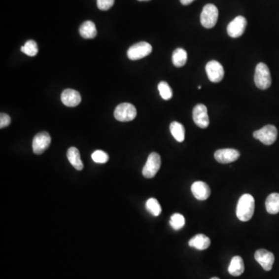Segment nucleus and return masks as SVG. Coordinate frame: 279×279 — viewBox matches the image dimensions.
Segmentation results:
<instances>
[{"label":"nucleus","instance_id":"23","mask_svg":"<svg viewBox=\"0 0 279 279\" xmlns=\"http://www.w3.org/2000/svg\"><path fill=\"white\" fill-rule=\"evenodd\" d=\"M146 209L153 216H158L162 213V207L158 200L154 198H151L146 202Z\"/></svg>","mask_w":279,"mask_h":279},{"label":"nucleus","instance_id":"12","mask_svg":"<svg viewBox=\"0 0 279 279\" xmlns=\"http://www.w3.org/2000/svg\"><path fill=\"white\" fill-rule=\"evenodd\" d=\"M241 156L239 151L235 149L225 148L218 150L214 154V158L219 163L229 164L235 162Z\"/></svg>","mask_w":279,"mask_h":279},{"label":"nucleus","instance_id":"17","mask_svg":"<svg viewBox=\"0 0 279 279\" xmlns=\"http://www.w3.org/2000/svg\"><path fill=\"white\" fill-rule=\"evenodd\" d=\"M67 158L69 162L76 170L81 171L83 169V163L80 156L79 151L76 147H71L68 150Z\"/></svg>","mask_w":279,"mask_h":279},{"label":"nucleus","instance_id":"19","mask_svg":"<svg viewBox=\"0 0 279 279\" xmlns=\"http://www.w3.org/2000/svg\"><path fill=\"white\" fill-rule=\"evenodd\" d=\"M80 35L85 39H93L97 35L96 25L92 21H85L79 28Z\"/></svg>","mask_w":279,"mask_h":279},{"label":"nucleus","instance_id":"33","mask_svg":"<svg viewBox=\"0 0 279 279\" xmlns=\"http://www.w3.org/2000/svg\"><path fill=\"white\" fill-rule=\"evenodd\" d=\"M138 1H148V0H138Z\"/></svg>","mask_w":279,"mask_h":279},{"label":"nucleus","instance_id":"29","mask_svg":"<svg viewBox=\"0 0 279 279\" xmlns=\"http://www.w3.org/2000/svg\"><path fill=\"white\" fill-rule=\"evenodd\" d=\"M10 123H11L10 116L6 114V113L2 112L0 114V128L3 129L5 127H8L10 124Z\"/></svg>","mask_w":279,"mask_h":279},{"label":"nucleus","instance_id":"9","mask_svg":"<svg viewBox=\"0 0 279 279\" xmlns=\"http://www.w3.org/2000/svg\"><path fill=\"white\" fill-rule=\"evenodd\" d=\"M51 138L47 132H40L36 134L33 139V151L35 154H41L49 147Z\"/></svg>","mask_w":279,"mask_h":279},{"label":"nucleus","instance_id":"10","mask_svg":"<svg viewBox=\"0 0 279 279\" xmlns=\"http://www.w3.org/2000/svg\"><path fill=\"white\" fill-rule=\"evenodd\" d=\"M246 28V19L242 16H238L227 26V34L230 37L237 38L244 35Z\"/></svg>","mask_w":279,"mask_h":279},{"label":"nucleus","instance_id":"21","mask_svg":"<svg viewBox=\"0 0 279 279\" xmlns=\"http://www.w3.org/2000/svg\"><path fill=\"white\" fill-rule=\"evenodd\" d=\"M170 131L177 141L181 143L185 140V127L181 123L176 121L173 122L170 124Z\"/></svg>","mask_w":279,"mask_h":279},{"label":"nucleus","instance_id":"8","mask_svg":"<svg viewBox=\"0 0 279 279\" xmlns=\"http://www.w3.org/2000/svg\"><path fill=\"white\" fill-rule=\"evenodd\" d=\"M206 71L209 79L215 83L221 82L224 77V69L217 61L209 62L206 66Z\"/></svg>","mask_w":279,"mask_h":279},{"label":"nucleus","instance_id":"1","mask_svg":"<svg viewBox=\"0 0 279 279\" xmlns=\"http://www.w3.org/2000/svg\"><path fill=\"white\" fill-rule=\"evenodd\" d=\"M255 202L251 195L244 194L240 198L237 206V216L241 221H249L254 215Z\"/></svg>","mask_w":279,"mask_h":279},{"label":"nucleus","instance_id":"4","mask_svg":"<svg viewBox=\"0 0 279 279\" xmlns=\"http://www.w3.org/2000/svg\"><path fill=\"white\" fill-rule=\"evenodd\" d=\"M253 135L255 139L259 140L265 145H272L277 140V128L273 125L265 126L254 132Z\"/></svg>","mask_w":279,"mask_h":279},{"label":"nucleus","instance_id":"24","mask_svg":"<svg viewBox=\"0 0 279 279\" xmlns=\"http://www.w3.org/2000/svg\"><path fill=\"white\" fill-rule=\"evenodd\" d=\"M20 50L28 56L35 57L38 53V46L35 40H28V41L26 42L24 46L21 47Z\"/></svg>","mask_w":279,"mask_h":279},{"label":"nucleus","instance_id":"32","mask_svg":"<svg viewBox=\"0 0 279 279\" xmlns=\"http://www.w3.org/2000/svg\"><path fill=\"white\" fill-rule=\"evenodd\" d=\"M219 279V278L214 277V278H212V279Z\"/></svg>","mask_w":279,"mask_h":279},{"label":"nucleus","instance_id":"2","mask_svg":"<svg viewBox=\"0 0 279 279\" xmlns=\"http://www.w3.org/2000/svg\"><path fill=\"white\" fill-rule=\"evenodd\" d=\"M254 82L258 89L263 90L270 87L272 85V76L270 70L266 64L259 63L257 65L254 74Z\"/></svg>","mask_w":279,"mask_h":279},{"label":"nucleus","instance_id":"6","mask_svg":"<svg viewBox=\"0 0 279 279\" xmlns=\"http://www.w3.org/2000/svg\"><path fill=\"white\" fill-rule=\"evenodd\" d=\"M152 52V46L147 42H139L134 44L127 51L130 60L137 61L145 58Z\"/></svg>","mask_w":279,"mask_h":279},{"label":"nucleus","instance_id":"5","mask_svg":"<svg viewBox=\"0 0 279 279\" xmlns=\"http://www.w3.org/2000/svg\"><path fill=\"white\" fill-rule=\"evenodd\" d=\"M161 165H162V160L159 154L155 152L150 154L142 171L143 177L146 178H154L159 171Z\"/></svg>","mask_w":279,"mask_h":279},{"label":"nucleus","instance_id":"13","mask_svg":"<svg viewBox=\"0 0 279 279\" xmlns=\"http://www.w3.org/2000/svg\"><path fill=\"white\" fill-rule=\"evenodd\" d=\"M254 258L259 263L264 270L271 271L275 262V256L272 252L268 251L265 249H259L255 252Z\"/></svg>","mask_w":279,"mask_h":279},{"label":"nucleus","instance_id":"28","mask_svg":"<svg viewBox=\"0 0 279 279\" xmlns=\"http://www.w3.org/2000/svg\"><path fill=\"white\" fill-rule=\"evenodd\" d=\"M114 2L115 0H97V6L101 10L105 11L110 9L113 6Z\"/></svg>","mask_w":279,"mask_h":279},{"label":"nucleus","instance_id":"16","mask_svg":"<svg viewBox=\"0 0 279 279\" xmlns=\"http://www.w3.org/2000/svg\"><path fill=\"white\" fill-rule=\"evenodd\" d=\"M210 239L204 234H197L189 241V245L197 250H203L210 246Z\"/></svg>","mask_w":279,"mask_h":279},{"label":"nucleus","instance_id":"3","mask_svg":"<svg viewBox=\"0 0 279 279\" xmlns=\"http://www.w3.org/2000/svg\"><path fill=\"white\" fill-rule=\"evenodd\" d=\"M219 11L213 4H207L203 7L200 16L202 25L207 29L213 28L217 23Z\"/></svg>","mask_w":279,"mask_h":279},{"label":"nucleus","instance_id":"18","mask_svg":"<svg viewBox=\"0 0 279 279\" xmlns=\"http://www.w3.org/2000/svg\"><path fill=\"white\" fill-rule=\"evenodd\" d=\"M229 273L233 276H240L244 272V264L242 257L235 256L230 261L228 268Z\"/></svg>","mask_w":279,"mask_h":279},{"label":"nucleus","instance_id":"25","mask_svg":"<svg viewBox=\"0 0 279 279\" xmlns=\"http://www.w3.org/2000/svg\"><path fill=\"white\" fill-rule=\"evenodd\" d=\"M185 219L184 216H182L180 213L173 214V216H171L170 225L171 227H173L174 230H178L185 226Z\"/></svg>","mask_w":279,"mask_h":279},{"label":"nucleus","instance_id":"27","mask_svg":"<svg viewBox=\"0 0 279 279\" xmlns=\"http://www.w3.org/2000/svg\"><path fill=\"white\" fill-rule=\"evenodd\" d=\"M109 155L105 151H94L92 154V159L96 163L105 164L109 161Z\"/></svg>","mask_w":279,"mask_h":279},{"label":"nucleus","instance_id":"20","mask_svg":"<svg viewBox=\"0 0 279 279\" xmlns=\"http://www.w3.org/2000/svg\"><path fill=\"white\" fill-rule=\"evenodd\" d=\"M265 207L268 213L277 214L279 212V193H272L267 198Z\"/></svg>","mask_w":279,"mask_h":279},{"label":"nucleus","instance_id":"30","mask_svg":"<svg viewBox=\"0 0 279 279\" xmlns=\"http://www.w3.org/2000/svg\"><path fill=\"white\" fill-rule=\"evenodd\" d=\"M195 0H180V2L184 6H187V5H189V4L192 3V2H194Z\"/></svg>","mask_w":279,"mask_h":279},{"label":"nucleus","instance_id":"14","mask_svg":"<svg viewBox=\"0 0 279 279\" xmlns=\"http://www.w3.org/2000/svg\"><path fill=\"white\" fill-rule=\"evenodd\" d=\"M61 100L66 106L75 107L79 105L82 101V97L78 91L68 89L62 92Z\"/></svg>","mask_w":279,"mask_h":279},{"label":"nucleus","instance_id":"31","mask_svg":"<svg viewBox=\"0 0 279 279\" xmlns=\"http://www.w3.org/2000/svg\"><path fill=\"white\" fill-rule=\"evenodd\" d=\"M198 89H201V85H199V86H198Z\"/></svg>","mask_w":279,"mask_h":279},{"label":"nucleus","instance_id":"15","mask_svg":"<svg viewBox=\"0 0 279 279\" xmlns=\"http://www.w3.org/2000/svg\"><path fill=\"white\" fill-rule=\"evenodd\" d=\"M192 194L198 200H207L211 194L210 188L206 182L198 181L191 187Z\"/></svg>","mask_w":279,"mask_h":279},{"label":"nucleus","instance_id":"22","mask_svg":"<svg viewBox=\"0 0 279 279\" xmlns=\"http://www.w3.org/2000/svg\"><path fill=\"white\" fill-rule=\"evenodd\" d=\"M187 58H188V55H187L186 51L182 48H177L173 52V65L177 68L182 67L186 64Z\"/></svg>","mask_w":279,"mask_h":279},{"label":"nucleus","instance_id":"11","mask_svg":"<svg viewBox=\"0 0 279 279\" xmlns=\"http://www.w3.org/2000/svg\"><path fill=\"white\" fill-rule=\"evenodd\" d=\"M192 117L194 123L200 128L205 129L209 125L207 108L203 104H198L192 111Z\"/></svg>","mask_w":279,"mask_h":279},{"label":"nucleus","instance_id":"7","mask_svg":"<svg viewBox=\"0 0 279 279\" xmlns=\"http://www.w3.org/2000/svg\"><path fill=\"white\" fill-rule=\"evenodd\" d=\"M114 116L118 121H131L134 120L137 116L136 108L132 104H127V103L120 104L115 109Z\"/></svg>","mask_w":279,"mask_h":279},{"label":"nucleus","instance_id":"26","mask_svg":"<svg viewBox=\"0 0 279 279\" xmlns=\"http://www.w3.org/2000/svg\"><path fill=\"white\" fill-rule=\"evenodd\" d=\"M158 91L162 98L165 100H169L173 97V90L166 82H161L158 85Z\"/></svg>","mask_w":279,"mask_h":279}]
</instances>
